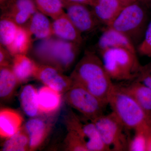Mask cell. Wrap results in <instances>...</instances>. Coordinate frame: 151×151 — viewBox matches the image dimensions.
Listing matches in <instances>:
<instances>
[{"label":"cell","mask_w":151,"mask_h":151,"mask_svg":"<svg viewBox=\"0 0 151 151\" xmlns=\"http://www.w3.org/2000/svg\"><path fill=\"white\" fill-rule=\"evenodd\" d=\"M137 50L141 55L151 58V21L149 22L142 41Z\"/></svg>","instance_id":"29"},{"label":"cell","mask_w":151,"mask_h":151,"mask_svg":"<svg viewBox=\"0 0 151 151\" xmlns=\"http://www.w3.org/2000/svg\"><path fill=\"white\" fill-rule=\"evenodd\" d=\"M69 76L73 84L83 87L108 105L114 84L95 52H85Z\"/></svg>","instance_id":"1"},{"label":"cell","mask_w":151,"mask_h":151,"mask_svg":"<svg viewBox=\"0 0 151 151\" xmlns=\"http://www.w3.org/2000/svg\"><path fill=\"white\" fill-rule=\"evenodd\" d=\"M34 78L55 91L62 93L67 92L73 86L70 76L53 66L37 63Z\"/></svg>","instance_id":"9"},{"label":"cell","mask_w":151,"mask_h":151,"mask_svg":"<svg viewBox=\"0 0 151 151\" xmlns=\"http://www.w3.org/2000/svg\"><path fill=\"white\" fill-rule=\"evenodd\" d=\"M65 123L67 131L80 138L88 151H108L94 123L81 117L70 110L66 114Z\"/></svg>","instance_id":"8"},{"label":"cell","mask_w":151,"mask_h":151,"mask_svg":"<svg viewBox=\"0 0 151 151\" xmlns=\"http://www.w3.org/2000/svg\"><path fill=\"white\" fill-rule=\"evenodd\" d=\"M32 40L27 28L19 26L14 39L6 49L13 57L17 55H26L32 47Z\"/></svg>","instance_id":"23"},{"label":"cell","mask_w":151,"mask_h":151,"mask_svg":"<svg viewBox=\"0 0 151 151\" xmlns=\"http://www.w3.org/2000/svg\"><path fill=\"white\" fill-rule=\"evenodd\" d=\"M19 81L11 65L0 67V97L1 100H9L15 91Z\"/></svg>","instance_id":"22"},{"label":"cell","mask_w":151,"mask_h":151,"mask_svg":"<svg viewBox=\"0 0 151 151\" xmlns=\"http://www.w3.org/2000/svg\"><path fill=\"white\" fill-rule=\"evenodd\" d=\"M52 24L54 36L80 45L82 44V34L75 27L65 12L53 19Z\"/></svg>","instance_id":"14"},{"label":"cell","mask_w":151,"mask_h":151,"mask_svg":"<svg viewBox=\"0 0 151 151\" xmlns=\"http://www.w3.org/2000/svg\"><path fill=\"white\" fill-rule=\"evenodd\" d=\"M118 84L125 92L132 96L144 111L148 122L151 125V89L136 80Z\"/></svg>","instance_id":"12"},{"label":"cell","mask_w":151,"mask_h":151,"mask_svg":"<svg viewBox=\"0 0 151 151\" xmlns=\"http://www.w3.org/2000/svg\"><path fill=\"white\" fill-rule=\"evenodd\" d=\"M95 0H62L64 7L69 4H79L91 6Z\"/></svg>","instance_id":"32"},{"label":"cell","mask_w":151,"mask_h":151,"mask_svg":"<svg viewBox=\"0 0 151 151\" xmlns=\"http://www.w3.org/2000/svg\"><path fill=\"white\" fill-rule=\"evenodd\" d=\"M80 45L52 36L37 42L32 47V54L38 63L53 66L64 72L74 64Z\"/></svg>","instance_id":"2"},{"label":"cell","mask_w":151,"mask_h":151,"mask_svg":"<svg viewBox=\"0 0 151 151\" xmlns=\"http://www.w3.org/2000/svg\"><path fill=\"white\" fill-rule=\"evenodd\" d=\"M10 53L4 47L0 45V67L11 65L12 59Z\"/></svg>","instance_id":"31"},{"label":"cell","mask_w":151,"mask_h":151,"mask_svg":"<svg viewBox=\"0 0 151 151\" xmlns=\"http://www.w3.org/2000/svg\"><path fill=\"white\" fill-rule=\"evenodd\" d=\"M147 150L148 151H151V133L148 137Z\"/></svg>","instance_id":"35"},{"label":"cell","mask_w":151,"mask_h":151,"mask_svg":"<svg viewBox=\"0 0 151 151\" xmlns=\"http://www.w3.org/2000/svg\"><path fill=\"white\" fill-rule=\"evenodd\" d=\"M104 67L112 80L134 81L137 77L142 65L137 52L127 49H107L100 51Z\"/></svg>","instance_id":"3"},{"label":"cell","mask_w":151,"mask_h":151,"mask_svg":"<svg viewBox=\"0 0 151 151\" xmlns=\"http://www.w3.org/2000/svg\"><path fill=\"white\" fill-rule=\"evenodd\" d=\"M141 2L147 7L151 9V0H141Z\"/></svg>","instance_id":"34"},{"label":"cell","mask_w":151,"mask_h":151,"mask_svg":"<svg viewBox=\"0 0 151 151\" xmlns=\"http://www.w3.org/2000/svg\"><path fill=\"white\" fill-rule=\"evenodd\" d=\"M151 126L147 128H142L134 130V135L129 142L128 151H147V133L150 129Z\"/></svg>","instance_id":"27"},{"label":"cell","mask_w":151,"mask_h":151,"mask_svg":"<svg viewBox=\"0 0 151 151\" xmlns=\"http://www.w3.org/2000/svg\"><path fill=\"white\" fill-rule=\"evenodd\" d=\"M65 100L71 108L91 121L103 115L108 105L88 90L76 84H73L65 92Z\"/></svg>","instance_id":"7"},{"label":"cell","mask_w":151,"mask_h":151,"mask_svg":"<svg viewBox=\"0 0 151 151\" xmlns=\"http://www.w3.org/2000/svg\"><path fill=\"white\" fill-rule=\"evenodd\" d=\"M19 100L22 109L27 116L34 118L40 114L38 102L37 90L33 85L28 84L22 88Z\"/></svg>","instance_id":"21"},{"label":"cell","mask_w":151,"mask_h":151,"mask_svg":"<svg viewBox=\"0 0 151 151\" xmlns=\"http://www.w3.org/2000/svg\"><path fill=\"white\" fill-rule=\"evenodd\" d=\"M38 10L52 19L64 13L62 0H34Z\"/></svg>","instance_id":"26"},{"label":"cell","mask_w":151,"mask_h":151,"mask_svg":"<svg viewBox=\"0 0 151 151\" xmlns=\"http://www.w3.org/2000/svg\"><path fill=\"white\" fill-rule=\"evenodd\" d=\"M134 80L139 81L151 89V61L142 65L137 77Z\"/></svg>","instance_id":"30"},{"label":"cell","mask_w":151,"mask_h":151,"mask_svg":"<svg viewBox=\"0 0 151 151\" xmlns=\"http://www.w3.org/2000/svg\"><path fill=\"white\" fill-rule=\"evenodd\" d=\"M140 1L124 7L109 27L127 37L136 48L142 41L148 26V16Z\"/></svg>","instance_id":"5"},{"label":"cell","mask_w":151,"mask_h":151,"mask_svg":"<svg viewBox=\"0 0 151 151\" xmlns=\"http://www.w3.org/2000/svg\"><path fill=\"white\" fill-rule=\"evenodd\" d=\"M19 26L9 17L1 15L0 19V42L7 48L12 43Z\"/></svg>","instance_id":"24"},{"label":"cell","mask_w":151,"mask_h":151,"mask_svg":"<svg viewBox=\"0 0 151 151\" xmlns=\"http://www.w3.org/2000/svg\"><path fill=\"white\" fill-rule=\"evenodd\" d=\"M27 150H29V138L24 128H22L16 134L7 139L2 147V150L4 151Z\"/></svg>","instance_id":"25"},{"label":"cell","mask_w":151,"mask_h":151,"mask_svg":"<svg viewBox=\"0 0 151 151\" xmlns=\"http://www.w3.org/2000/svg\"><path fill=\"white\" fill-rule=\"evenodd\" d=\"M97 47L99 52L107 49L122 48L137 52L134 44L122 33L113 28L107 27L98 41Z\"/></svg>","instance_id":"15"},{"label":"cell","mask_w":151,"mask_h":151,"mask_svg":"<svg viewBox=\"0 0 151 151\" xmlns=\"http://www.w3.org/2000/svg\"><path fill=\"white\" fill-rule=\"evenodd\" d=\"M10 0H0V6L1 8L2 7L4 6Z\"/></svg>","instance_id":"36"},{"label":"cell","mask_w":151,"mask_h":151,"mask_svg":"<svg viewBox=\"0 0 151 151\" xmlns=\"http://www.w3.org/2000/svg\"><path fill=\"white\" fill-rule=\"evenodd\" d=\"M64 8L68 16L81 34L93 31L100 24L92 10L89 9L86 5L69 4Z\"/></svg>","instance_id":"10"},{"label":"cell","mask_w":151,"mask_h":151,"mask_svg":"<svg viewBox=\"0 0 151 151\" xmlns=\"http://www.w3.org/2000/svg\"><path fill=\"white\" fill-rule=\"evenodd\" d=\"M118 1L122 3L125 6H126L129 5L138 1H141V0H118Z\"/></svg>","instance_id":"33"},{"label":"cell","mask_w":151,"mask_h":151,"mask_svg":"<svg viewBox=\"0 0 151 151\" xmlns=\"http://www.w3.org/2000/svg\"><path fill=\"white\" fill-rule=\"evenodd\" d=\"M22 117L17 111L4 108L0 112V136L8 139L16 134L22 128Z\"/></svg>","instance_id":"19"},{"label":"cell","mask_w":151,"mask_h":151,"mask_svg":"<svg viewBox=\"0 0 151 151\" xmlns=\"http://www.w3.org/2000/svg\"><path fill=\"white\" fill-rule=\"evenodd\" d=\"M91 6L99 23L107 27L110 26L125 6L118 0H95Z\"/></svg>","instance_id":"13"},{"label":"cell","mask_w":151,"mask_h":151,"mask_svg":"<svg viewBox=\"0 0 151 151\" xmlns=\"http://www.w3.org/2000/svg\"><path fill=\"white\" fill-rule=\"evenodd\" d=\"M108 151H128L130 139L127 128L113 113L92 120Z\"/></svg>","instance_id":"6"},{"label":"cell","mask_w":151,"mask_h":151,"mask_svg":"<svg viewBox=\"0 0 151 151\" xmlns=\"http://www.w3.org/2000/svg\"><path fill=\"white\" fill-rule=\"evenodd\" d=\"M37 97L40 114L48 115L55 113L62 102L61 93L45 85L37 90Z\"/></svg>","instance_id":"16"},{"label":"cell","mask_w":151,"mask_h":151,"mask_svg":"<svg viewBox=\"0 0 151 151\" xmlns=\"http://www.w3.org/2000/svg\"><path fill=\"white\" fill-rule=\"evenodd\" d=\"M37 63L25 54L17 55L13 57L12 69L19 84L24 83L34 78Z\"/></svg>","instance_id":"20"},{"label":"cell","mask_w":151,"mask_h":151,"mask_svg":"<svg viewBox=\"0 0 151 151\" xmlns=\"http://www.w3.org/2000/svg\"><path fill=\"white\" fill-rule=\"evenodd\" d=\"M112 113L128 130L151 126L144 111L134 98L118 84L114 86L108 100Z\"/></svg>","instance_id":"4"},{"label":"cell","mask_w":151,"mask_h":151,"mask_svg":"<svg viewBox=\"0 0 151 151\" xmlns=\"http://www.w3.org/2000/svg\"><path fill=\"white\" fill-rule=\"evenodd\" d=\"M24 27L32 38L37 40L46 39L53 35L52 24L47 16L38 10L33 15Z\"/></svg>","instance_id":"17"},{"label":"cell","mask_w":151,"mask_h":151,"mask_svg":"<svg viewBox=\"0 0 151 151\" xmlns=\"http://www.w3.org/2000/svg\"><path fill=\"white\" fill-rule=\"evenodd\" d=\"M2 14L20 26H25L37 11L34 0H10L1 8Z\"/></svg>","instance_id":"11"},{"label":"cell","mask_w":151,"mask_h":151,"mask_svg":"<svg viewBox=\"0 0 151 151\" xmlns=\"http://www.w3.org/2000/svg\"><path fill=\"white\" fill-rule=\"evenodd\" d=\"M64 145L65 150L71 151H88L79 137L73 132L68 131Z\"/></svg>","instance_id":"28"},{"label":"cell","mask_w":151,"mask_h":151,"mask_svg":"<svg viewBox=\"0 0 151 151\" xmlns=\"http://www.w3.org/2000/svg\"><path fill=\"white\" fill-rule=\"evenodd\" d=\"M29 138V150L37 149L45 139L49 126L42 119L35 117L28 120L24 127Z\"/></svg>","instance_id":"18"}]
</instances>
